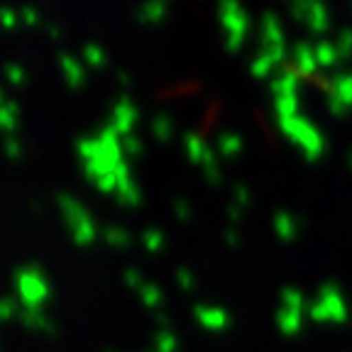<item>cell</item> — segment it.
<instances>
[{
	"mask_svg": "<svg viewBox=\"0 0 352 352\" xmlns=\"http://www.w3.org/2000/svg\"><path fill=\"white\" fill-rule=\"evenodd\" d=\"M220 17L226 22L228 32H230V47H240L245 30H248V15L242 12L237 0H223L220 3Z\"/></svg>",
	"mask_w": 352,
	"mask_h": 352,
	"instance_id": "6da1fadb",
	"label": "cell"
},
{
	"mask_svg": "<svg viewBox=\"0 0 352 352\" xmlns=\"http://www.w3.org/2000/svg\"><path fill=\"white\" fill-rule=\"evenodd\" d=\"M294 61H296V72L298 76H308V74L316 72V47H308V44H298L296 52H294Z\"/></svg>",
	"mask_w": 352,
	"mask_h": 352,
	"instance_id": "7a4b0ae2",
	"label": "cell"
},
{
	"mask_svg": "<svg viewBox=\"0 0 352 352\" xmlns=\"http://www.w3.org/2000/svg\"><path fill=\"white\" fill-rule=\"evenodd\" d=\"M303 20L311 25L314 30H325L328 28V12H325V6L320 0H308V10H306V17Z\"/></svg>",
	"mask_w": 352,
	"mask_h": 352,
	"instance_id": "3957f363",
	"label": "cell"
},
{
	"mask_svg": "<svg viewBox=\"0 0 352 352\" xmlns=\"http://www.w3.org/2000/svg\"><path fill=\"white\" fill-rule=\"evenodd\" d=\"M296 88H298V74H294V72L281 74L274 81L276 96H296Z\"/></svg>",
	"mask_w": 352,
	"mask_h": 352,
	"instance_id": "277c9868",
	"label": "cell"
},
{
	"mask_svg": "<svg viewBox=\"0 0 352 352\" xmlns=\"http://www.w3.org/2000/svg\"><path fill=\"white\" fill-rule=\"evenodd\" d=\"M338 50L336 44H328V42H320L318 47H316V61H318V66H333L338 61Z\"/></svg>",
	"mask_w": 352,
	"mask_h": 352,
	"instance_id": "5b68a950",
	"label": "cell"
},
{
	"mask_svg": "<svg viewBox=\"0 0 352 352\" xmlns=\"http://www.w3.org/2000/svg\"><path fill=\"white\" fill-rule=\"evenodd\" d=\"M164 15V3L162 0H152L142 8V20L144 22H157L160 17Z\"/></svg>",
	"mask_w": 352,
	"mask_h": 352,
	"instance_id": "8992f818",
	"label": "cell"
},
{
	"mask_svg": "<svg viewBox=\"0 0 352 352\" xmlns=\"http://www.w3.org/2000/svg\"><path fill=\"white\" fill-rule=\"evenodd\" d=\"M336 50L340 56H347L352 52V32L350 30H345V32H340V39L336 42Z\"/></svg>",
	"mask_w": 352,
	"mask_h": 352,
	"instance_id": "52a82bcc",
	"label": "cell"
},
{
	"mask_svg": "<svg viewBox=\"0 0 352 352\" xmlns=\"http://www.w3.org/2000/svg\"><path fill=\"white\" fill-rule=\"evenodd\" d=\"M162 3H164V0H162Z\"/></svg>",
	"mask_w": 352,
	"mask_h": 352,
	"instance_id": "ba28073f",
	"label": "cell"
}]
</instances>
